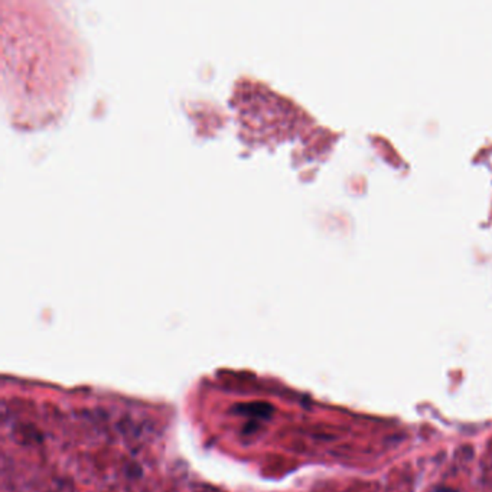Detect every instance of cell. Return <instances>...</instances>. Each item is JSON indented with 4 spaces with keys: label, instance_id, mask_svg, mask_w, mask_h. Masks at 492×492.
I'll use <instances>...</instances> for the list:
<instances>
[{
    "label": "cell",
    "instance_id": "cell-1",
    "mask_svg": "<svg viewBox=\"0 0 492 492\" xmlns=\"http://www.w3.org/2000/svg\"><path fill=\"white\" fill-rule=\"evenodd\" d=\"M237 415H243V416H248L253 419H269L274 407L269 403L264 402H251V403H240L234 406L233 409Z\"/></svg>",
    "mask_w": 492,
    "mask_h": 492
}]
</instances>
